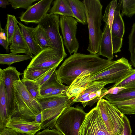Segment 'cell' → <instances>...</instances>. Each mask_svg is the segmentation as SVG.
<instances>
[{
	"mask_svg": "<svg viewBox=\"0 0 135 135\" xmlns=\"http://www.w3.org/2000/svg\"><path fill=\"white\" fill-rule=\"evenodd\" d=\"M74 98H69L66 94L60 96L49 97H40L37 101L40 107L41 112L43 110L61 105L75 103Z\"/></svg>",
	"mask_w": 135,
	"mask_h": 135,
	"instance_id": "18",
	"label": "cell"
},
{
	"mask_svg": "<svg viewBox=\"0 0 135 135\" xmlns=\"http://www.w3.org/2000/svg\"><path fill=\"white\" fill-rule=\"evenodd\" d=\"M109 102L124 114H135V98L124 101Z\"/></svg>",
	"mask_w": 135,
	"mask_h": 135,
	"instance_id": "29",
	"label": "cell"
},
{
	"mask_svg": "<svg viewBox=\"0 0 135 135\" xmlns=\"http://www.w3.org/2000/svg\"><path fill=\"white\" fill-rule=\"evenodd\" d=\"M13 85L16 108V112L13 117H20L30 122L34 121L36 115L41 112L39 104L21 80L14 81Z\"/></svg>",
	"mask_w": 135,
	"mask_h": 135,
	"instance_id": "3",
	"label": "cell"
},
{
	"mask_svg": "<svg viewBox=\"0 0 135 135\" xmlns=\"http://www.w3.org/2000/svg\"><path fill=\"white\" fill-rule=\"evenodd\" d=\"M59 15L47 13L38 24L44 29L49 38L53 48L64 58L67 56L63 38L59 31Z\"/></svg>",
	"mask_w": 135,
	"mask_h": 135,
	"instance_id": "7",
	"label": "cell"
},
{
	"mask_svg": "<svg viewBox=\"0 0 135 135\" xmlns=\"http://www.w3.org/2000/svg\"><path fill=\"white\" fill-rule=\"evenodd\" d=\"M28 55H20L11 53L8 54H0V64L10 65L14 63L20 62L32 59Z\"/></svg>",
	"mask_w": 135,
	"mask_h": 135,
	"instance_id": "27",
	"label": "cell"
},
{
	"mask_svg": "<svg viewBox=\"0 0 135 135\" xmlns=\"http://www.w3.org/2000/svg\"><path fill=\"white\" fill-rule=\"evenodd\" d=\"M87 114L78 105L70 107L59 118L55 129L64 135H79L80 128Z\"/></svg>",
	"mask_w": 135,
	"mask_h": 135,
	"instance_id": "5",
	"label": "cell"
},
{
	"mask_svg": "<svg viewBox=\"0 0 135 135\" xmlns=\"http://www.w3.org/2000/svg\"><path fill=\"white\" fill-rule=\"evenodd\" d=\"M128 50L130 54L129 63L135 67V22L133 24L128 36Z\"/></svg>",
	"mask_w": 135,
	"mask_h": 135,
	"instance_id": "35",
	"label": "cell"
},
{
	"mask_svg": "<svg viewBox=\"0 0 135 135\" xmlns=\"http://www.w3.org/2000/svg\"><path fill=\"white\" fill-rule=\"evenodd\" d=\"M69 86L62 84L60 86L54 90L51 93L43 97L60 96L66 94V91Z\"/></svg>",
	"mask_w": 135,
	"mask_h": 135,
	"instance_id": "39",
	"label": "cell"
},
{
	"mask_svg": "<svg viewBox=\"0 0 135 135\" xmlns=\"http://www.w3.org/2000/svg\"><path fill=\"white\" fill-rule=\"evenodd\" d=\"M103 98H105L110 102L123 101L135 98V89H125L116 95L106 94Z\"/></svg>",
	"mask_w": 135,
	"mask_h": 135,
	"instance_id": "28",
	"label": "cell"
},
{
	"mask_svg": "<svg viewBox=\"0 0 135 135\" xmlns=\"http://www.w3.org/2000/svg\"><path fill=\"white\" fill-rule=\"evenodd\" d=\"M53 0H41L29 7L22 13L20 20L26 23L38 24L50 9Z\"/></svg>",
	"mask_w": 135,
	"mask_h": 135,
	"instance_id": "14",
	"label": "cell"
},
{
	"mask_svg": "<svg viewBox=\"0 0 135 135\" xmlns=\"http://www.w3.org/2000/svg\"><path fill=\"white\" fill-rule=\"evenodd\" d=\"M42 120L41 112L36 114L35 118V120L33 121L35 122L41 124Z\"/></svg>",
	"mask_w": 135,
	"mask_h": 135,
	"instance_id": "45",
	"label": "cell"
},
{
	"mask_svg": "<svg viewBox=\"0 0 135 135\" xmlns=\"http://www.w3.org/2000/svg\"><path fill=\"white\" fill-rule=\"evenodd\" d=\"M73 104H68L45 110L41 112L42 122L41 130L46 128L55 129V124L60 115Z\"/></svg>",
	"mask_w": 135,
	"mask_h": 135,
	"instance_id": "16",
	"label": "cell"
},
{
	"mask_svg": "<svg viewBox=\"0 0 135 135\" xmlns=\"http://www.w3.org/2000/svg\"><path fill=\"white\" fill-rule=\"evenodd\" d=\"M19 135H29L27 134H22V133H19Z\"/></svg>",
	"mask_w": 135,
	"mask_h": 135,
	"instance_id": "47",
	"label": "cell"
},
{
	"mask_svg": "<svg viewBox=\"0 0 135 135\" xmlns=\"http://www.w3.org/2000/svg\"><path fill=\"white\" fill-rule=\"evenodd\" d=\"M120 0H119L114 12L111 32L112 36L123 38L125 28L122 17L120 13Z\"/></svg>",
	"mask_w": 135,
	"mask_h": 135,
	"instance_id": "21",
	"label": "cell"
},
{
	"mask_svg": "<svg viewBox=\"0 0 135 135\" xmlns=\"http://www.w3.org/2000/svg\"><path fill=\"white\" fill-rule=\"evenodd\" d=\"M124 129L121 135H132V130L129 119L124 114L123 117Z\"/></svg>",
	"mask_w": 135,
	"mask_h": 135,
	"instance_id": "40",
	"label": "cell"
},
{
	"mask_svg": "<svg viewBox=\"0 0 135 135\" xmlns=\"http://www.w3.org/2000/svg\"><path fill=\"white\" fill-rule=\"evenodd\" d=\"M18 22L14 16L7 15V22L4 29L6 39L9 44L11 43L15 33L16 25Z\"/></svg>",
	"mask_w": 135,
	"mask_h": 135,
	"instance_id": "31",
	"label": "cell"
},
{
	"mask_svg": "<svg viewBox=\"0 0 135 135\" xmlns=\"http://www.w3.org/2000/svg\"><path fill=\"white\" fill-rule=\"evenodd\" d=\"M10 4L8 0H0V7L5 8L7 6Z\"/></svg>",
	"mask_w": 135,
	"mask_h": 135,
	"instance_id": "46",
	"label": "cell"
},
{
	"mask_svg": "<svg viewBox=\"0 0 135 135\" xmlns=\"http://www.w3.org/2000/svg\"><path fill=\"white\" fill-rule=\"evenodd\" d=\"M58 66H56L52 68L45 73L38 79L34 81L40 87L50 78L54 72L56 70V68Z\"/></svg>",
	"mask_w": 135,
	"mask_h": 135,
	"instance_id": "38",
	"label": "cell"
},
{
	"mask_svg": "<svg viewBox=\"0 0 135 135\" xmlns=\"http://www.w3.org/2000/svg\"><path fill=\"white\" fill-rule=\"evenodd\" d=\"M96 107L110 135H121L124 128V114L115 105L103 98L99 100Z\"/></svg>",
	"mask_w": 135,
	"mask_h": 135,
	"instance_id": "4",
	"label": "cell"
},
{
	"mask_svg": "<svg viewBox=\"0 0 135 135\" xmlns=\"http://www.w3.org/2000/svg\"><path fill=\"white\" fill-rule=\"evenodd\" d=\"M132 69L128 59L122 57L113 62L101 71L91 76L89 83L102 81L107 84L116 83L124 78Z\"/></svg>",
	"mask_w": 135,
	"mask_h": 135,
	"instance_id": "6",
	"label": "cell"
},
{
	"mask_svg": "<svg viewBox=\"0 0 135 135\" xmlns=\"http://www.w3.org/2000/svg\"><path fill=\"white\" fill-rule=\"evenodd\" d=\"M0 74L2 76L6 88V108L8 121L16 112L13 82L20 80V76L22 74L18 71L16 67L9 66L3 69L0 68Z\"/></svg>",
	"mask_w": 135,
	"mask_h": 135,
	"instance_id": "8",
	"label": "cell"
},
{
	"mask_svg": "<svg viewBox=\"0 0 135 135\" xmlns=\"http://www.w3.org/2000/svg\"><path fill=\"white\" fill-rule=\"evenodd\" d=\"M91 76L87 73H82L78 76L73 81L66 93L69 98H75L81 94L85 90Z\"/></svg>",
	"mask_w": 135,
	"mask_h": 135,
	"instance_id": "19",
	"label": "cell"
},
{
	"mask_svg": "<svg viewBox=\"0 0 135 135\" xmlns=\"http://www.w3.org/2000/svg\"><path fill=\"white\" fill-rule=\"evenodd\" d=\"M121 86L126 89H135V69L130 71L119 82L111 87Z\"/></svg>",
	"mask_w": 135,
	"mask_h": 135,
	"instance_id": "30",
	"label": "cell"
},
{
	"mask_svg": "<svg viewBox=\"0 0 135 135\" xmlns=\"http://www.w3.org/2000/svg\"><path fill=\"white\" fill-rule=\"evenodd\" d=\"M51 69L26 68L24 71L22 79L31 81H35Z\"/></svg>",
	"mask_w": 135,
	"mask_h": 135,
	"instance_id": "32",
	"label": "cell"
},
{
	"mask_svg": "<svg viewBox=\"0 0 135 135\" xmlns=\"http://www.w3.org/2000/svg\"><path fill=\"white\" fill-rule=\"evenodd\" d=\"M36 135H64L56 129H50L46 128L38 132Z\"/></svg>",
	"mask_w": 135,
	"mask_h": 135,
	"instance_id": "41",
	"label": "cell"
},
{
	"mask_svg": "<svg viewBox=\"0 0 135 135\" xmlns=\"http://www.w3.org/2000/svg\"><path fill=\"white\" fill-rule=\"evenodd\" d=\"M79 134V135H110L96 107L87 114Z\"/></svg>",
	"mask_w": 135,
	"mask_h": 135,
	"instance_id": "10",
	"label": "cell"
},
{
	"mask_svg": "<svg viewBox=\"0 0 135 135\" xmlns=\"http://www.w3.org/2000/svg\"><path fill=\"white\" fill-rule=\"evenodd\" d=\"M33 31L35 40L42 50L53 49L49 38L41 26L38 24L36 27L33 28Z\"/></svg>",
	"mask_w": 135,
	"mask_h": 135,
	"instance_id": "25",
	"label": "cell"
},
{
	"mask_svg": "<svg viewBox=\"0 0 135 135\" xmlns=\"http://www.w3.org/2000/svg\"><path fill=\"white\" fill-rule=\"evenodd\" d=\"M111 87L109 89L107 90L105 93L104 96L108 94L116 95L119 93L123 90L126 89L125 88L121 86Z\"/></svg>",
	"mask_w": 135,
	"mask_h": 135,
	"instance_id": "42",
	"label": "cell"
},
{
	"mask_svg": "<svg viewBox=\"0 0 135 135\" xmlns=\"http://www.w3.org/2000/svg\"><path fill=\"white\" fill-rule=\"evenodd\" d=\"M71 9L78 22L87 24L86 9L83 2L79 0H68Z\"/></svg>",
	"mask_w": 135,
	"mask_h": 135,
	"instance_id": "24",
	"label": "cell"
},
{
	"mask_svg": "<svg viewBox=\"0 0 135 135\" xmlns=\"http://www.w3.org/2000/svg\"><path fill=\"white\" fill-rule=\"evenodd\" d=\"M59 25L64 45L70 55L78 53L79 44L76 37L77 20L74 17L59 15Z\"/></svg>",
	"mask_w": 135,
	"mask_h": 135,
	"instance_id": "9",
	"label": "cell"
},
{
	"mask_svg": "<svg viewBox=\"0 0 135 135\" xmlns=\"http://www.w3.org/2000/svg\"><path fill=\"white\" fill-rule=\"evenodd\" d=\"M117 0L111 1L106 8L104 16L103 21L109 26L111 31L112 24L115 11L117 5Z\"/></svg>",
	"mask_w": 135,
	"mask_h": 135,
	"instance_id": "34",
	"label": "cell"
},
{
	"mask_svg": "<svg viewBox=\"0 0 135 135\" xmlns=\"http://www.w3.org/2000/svg\"><path fill=\"white\" fill-rule=\"evenodd\" d=\"M21 80L26 86L29 93L37 100L40 97V86L34 81L28 80L23 79Z\"/></svg>",
	"mask_w": 135,
	"mask_h": 135,
	"instance_id": "36",
	"label": "cell"
},
{
	"mask_svg": "<svg viewBox=\"0 0 135 135\" xmlns=\"http://www.w3.org/2000/svg\"><path fill=\"white\" fill-rule=\"evenodd\" d=\"M106 82L93 81L89 82L83 91L73 100L75 103L80 102L85 108L86 105L92 106L103 98L108 89L104 88Z\"/></svg>",
	"mask_w": 135,
	"mask_h": 135,
	"instance_id": "11",
	"label": "cell"
},
{
	"mask_svg": "<svg viewBox=\"0 0 135 135\" xmlns=\"http://www.w3.org/2000/svg\"><path fill=\"white\" fill-rule=\"evenodd\" d=\"M64 58L52 48L43 50L34 56L26 68L51 69L58 66Z\"/></svg>",
	"mask_w": 135,
	"mask_h": 135,
	"instance_id": "12",
	"label": "cell"
},
{
	"mask_svg": "<svg viewBox=\"0 0 135 135\" xmlns=\"http://www.w3.org/2000/svg\"><path fill=\"white\" fill-rule=\"evenodd\" d=\"M120 6L122 17L124 15L131 17L135 14V0H120Z\"/></svg>",
	"mask_w": 135,
	"mask_h": 135,
	"instance_id": "33",
	"label": "cell"
},
{
	"mask_svg": "<svg viewBox=\"0 0 135 135\" xmlns=\"http://www.w3.org/2000/svg\"><path fill=\"white\" fill-rule=\"evenodd\" d=\"M19 134L13 129L7 127L0 130V135H19Z\"/></svg>",
	"mask_w": 135,
	"mask_h": 135,
	"instance_id": "43",
	"label": "cell"
},
{
	"mask_svg": "<svg viewBox=\"0 0 135 135\" xmlns=\"http://www.w3.org/2000/svg\"><path fill=\"white\" fill-rule=\"evenodd\" d=\"M38 0H8L12 8L14 9L19 8L27 9L32 5L33 3Z\"/></svg>",
	"mask_w": 135,
	"mask_h": 135,
	"instance_id": "37",
	"label": "cell"
},
{
	"mask_svg": "<svg viewBox=\"0 0 135 135\" xmlns=\"http://www.w3.org/2000/svg\"><path fill=\"white\" fill-rule=\"evenodd\" d=\"M86 9L89 38L87 50L90 54L99 53L103 34L101 29L103 5L99 0H84Z\"/></svg>",
	"mask_w": 135,
	"mask_h": 135,
	"instance_id": "2",
	"label": "cell"
},
{
	"mask_svg": "<svg viewBox=\"0 0 135 135\" xmlns=\"http://www.w3.org/2000/svg\"><path fill=\"white\" fill-rule=\"evenodd\" d=\"M6 127L11 128L19 133L29 135H35L41 130L40 124L17 116L12 117L7 122Z\"/></svg>",
	"mask_w": 135,
	"mask_h": 135,
	"instance_id": "15",
	"label": "cell"
},
{
	"mask_svg": "<svg viewBox=\"0 0 135 135\" xmlns=\"http://www.w3.org/2000/svg\"><path fill=\"white\" fill-rule=\"evenodd\" d=\"M49 14L69 16L75 18L70 6L68 0H55L53 6L49 10Z\"/></svg>",
	"mask_w": 135,
	"mask_h": 135,
	"instance_id": "23",
	"label": "cell"
},
{
	"mask_svg": "<svg viewBox=\"0 0 135 135\" xmlns=\"http://www.w3.org/2000/svg\"><path fill=\"white\" fill-rule=\"evenodd\" d=\"M9 49L11 53L17 54L24 53L33 57L30 49L17 23L14 34L12 38Z\"/></svg>",
	"mask_w": 135,
	"mask_h": 135,
	"instance_id": "17",
	"label": "cell"
},
{
	"mask_svg": "<svg viewBox=\"0 0 135 135\" xmlns=\"http://www.w3.org/2000/svg\"><path fill=\"white\" fill-rule=\"evenodd\" d=\"M0 44L6 50L7 52L9 51L8 46L9 44L6 39L0 37Z\"/></svg>",
	"mask_w": 135,
	"mask_h": 135,
	"instance_id": "44",
	"label": "cell"
},
{
	"mask_svg": "<svg viewBox=\"0 0 135 135\" xmlns=\"http://www.w3.org/2000/svg\"><path fill=\"white\" fill-rule=\"evenodd\" d=\"M62 84L59 82L57 79L56 70L50 78L40 87V97H45L50 94Z\"/></svg>",
	"mask_w": 135,
	"mask_h": 135,
	"instance_id": "26",
	"label": "cell"
},
{
	"mask_svg": "<svg viewBox=\"0 0 135 135\" xmlns=\"http://www.w3.org/2000/svg\"><path fill=\"white\" fill-rule=\"evenodd\" d=\"M0 130L6 127L8 121L6 104V88L2 75L0 74Z\"/></svg>",
	"mask_w": 135,
	"mask_h": 135,
	"instance_id": "22",
	"label": "cell"
},
{
	"mask_svg": "<svg viewBox=\"0 0 135 135\" xmlns=\"http://www.w3.org/2000/svg\"><path fill=\"white\" fill-rule=\"evenodd\" d=\"M98 53L85 54L74 53L66 59L56 70L57 79L61 83L69 86L82 73L91 76L104 70L113 61L100 58Z\"/></svg>",
	"mask_w": 135,
	"mask_h": 135,
	"instance_id": "1",
	"label": "cell"
},
{
	"mask_svg": "<svg viewBox=\"0 0 135 135\" xmlns=\"http://www.w3.org/2000/svg\"><path fill=\"white\" fill-rule=\"evenodd\" d=\"M123 38L112 36L109 26L105 23L103 31L99 51V55L112 60L113 54L121 51Z\"/></svg>",
	"mask_w": 135,
	"mask_h": 135,
	"instance_id": "13",
	"label": "cell"
},
{
	"mask_svg": "<svg viewBox=\"0 0 135 135\" xmlns=\"http://www.w3.org/2000/svg\"><path fill=\"white\" fill-rule=\"evenodd\" d=\"M17 24L31 54L35 56L36 55L42 50L34 38L33 31V28L32 27L26 26L20 22H18Z\"/></svg>",
	"mask_w": 135,
	"mask_h": 135,
	"instance_id": "20",
	"label": "cell"
}]
</instances>
